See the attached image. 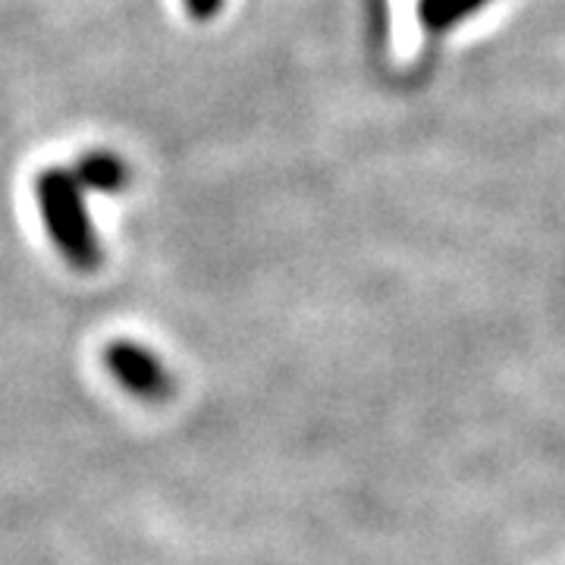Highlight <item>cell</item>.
Listing matches in <instances>:
<instances>
[{"mask_svg":"<svg viewBox=\"0 0 565 565\" xmlns=\"http://www.w3.org/2000/svg\"><path fill=\"white\" fill-rule=\"evenodd\" d=\"M104 367L129 396L141 403H163L173 393V377L167 364L136 340H114L104 345Z\"/></svg>","mask_w":565,"mask_h":565,"instance_id":"7a4b0ae2","label":"cell"},{"mask_svg":"<svg viewBox=\"0 0 565 565\" xmlns=\"http://www.w3.org/2000/svg\"><path fill=\"white\" fill-rule=\"evenodd\" d=\"M490 0H418V20L430 35H444L459 22L475 17Z\"/></svg>","mask_w":565,"mask_h":565,"instance_id":"277c9868","label":"cell"},{"mask_svg":"<svg viewBox=\"0 0 565 565\" xmlns=\"http://www.w3.org/2000/svg\"><path fill=\"white\" fill-rule=\"evenodd\" d=\"M73 177L79 180L85 192H102V195H120L129 185V167L114 151H85Z\"/></svg>","mask_w":565,"mask_h":565,"instance_id":"3957f363","label":"cell"},{"mask_svg":"<svg viewBox=\"0 0 565 565\" xmlns=\"http://www.w3.org/2000/svg\"><path fill=\"white\" fill-rule=\"evenodd\" d=\"M182 3L195 22H211L223 10V0H182Z\"/></svg>","mask_w":565,"mask_h":565,"instance_id":"5b68a950","label":"cell"},{"mask_svg":"<svg viewBox=\"0 0 565 565\" xmlns=\"http://www.w3.org/2000/svg\"><path fill=\"white\" fill-rule=\"evenodd\" d=\"M35 199H39L44 230L54 248L61 252L63 262L79 274L98 270L104 262L102 239L88 217L85 189L79 180L63 167H47L35 180Z\"/></svg>","mask_w":565,"mask_h":565,"instance_id":"6da1fadb","label":"cell"}]
</instances>
